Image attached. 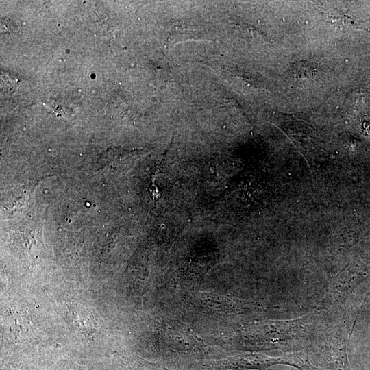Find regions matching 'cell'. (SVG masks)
Masks as SVG:
<instances>
[{
  "instance_id": "obj_1",
  "label": "cell",
  "mask_w": 370,
  "mask_h": 370,
  "mask_svg": "<svg viewBox=\"0 0 370 370\" xmlns=\"http://www.w3.org/2000/svg\"><path fill=\"white\" fill-rule=\"evenodd\" d=\"M118 370H171L158 363L137 356L124 357L119 363Z\"/></svg>"
},
{
  "instance_id": "obj_2",
  "label": "cell",
  "mask_w": 370,
  "mask_h": 370,
  "mask_svg": "<svg viewBox=\"0 0 370 370\" xmlns=\"http://www.w3.org/2000/svg\"><path fill=\"white\" fill-rule=\"evenodd\" d=\"M369 294H370V292L368 293V295H369Z\"/></svg>"
}]
</instances>
